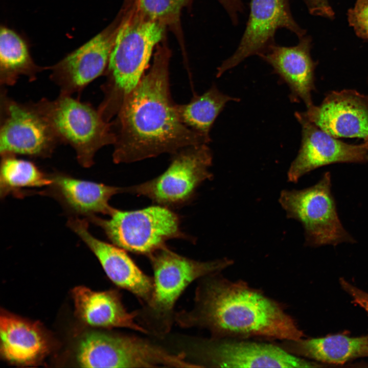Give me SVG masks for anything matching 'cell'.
<instances>
[{
  "label": "cell",
  "mask_w": 368,
  "mask_h": 368,
  "mask_svg": "<svg viewBox=\"0 0 368 368\" xmlns=\"http://www.w3.org/2000/svg\"><path fill=\"white\" fill-rule=\"evenodd\" d=\"M171 52L164 38L156 47L152 64L126 96L111 122L115 163H129L186 147L209 144L180 120L169 84Z\"/></svg>",
  "instance_id": "obj_1"
},
{
  "label": "cell",
  "mask_w": 368,
  "mask_h": 368,
  "mask_svg": "<svg viewBox=\"0 0 368 368\" xmlns=\"http://www.w3.org/2000/svg\"><path fill=\"white\" fill-rule=\"evenodd\" d=\"M218 273L202 278L193 309L176 315L179 326L207 329L215 338H303L302 331L279 304L245 282Z\"/></svg>",
  "instance_id": "obj_2"
},
{
  "label": "cell",
  "mask_w": 368,
  "mask_h": 368,
  "mask_svg": "<svg viewBox=\"0 0 368 368\" xmlns=\"http://www.w3.org/2000/svg\"><path fill=\"white\" fill-rule=\"evenodd\" d=\"M101 86L104 94L98 110L107 121L116 116L126 96L136 86L147 68L152 52L166 37L167 28L143 16L135 4L124 6Z\"/></svg>",
  "instance_id": "obj_3"
},
{
  "label": "cell",
  "mask_w": 368,
  "mask_h": 368,
  "mask_svg": "<svg viewBox=\"0 0 368 368\" xmlns=\"http://www.w3.org/2000/svg\"><path fill=\"white\" fill-rule=\"evenodd\" d=\"M148 257L154 277L152 293L146 303V321L159 334L169 331L175 304L191 283L219 272L233 264V261L227 258L206 262L194 260L173 252L166 245Z\"/></svg>",
  "instance_id": "obj_4"
},
{
  "label": "cell",
  "mask_w": 368,
  "mask_h": 368,
  "mask_svg": "<svg viewBox=\"0 0 368 368\" xmlns=\"http://www.w3.org/2000/svg\"><path fill=\"white\" fill-rule=\"evenodd\" d=\"M34 104L49 123L60 143L70 145L79 163L88 168L102 147L113 145L112 123L102 117L90 103L60 93L53 100L42 98Z\"/></svg>",
  "instance_id": "obj_5"
},
{
  "label": "cell",
  "mask_w": 368,
  "mask_h": 368,
  "mask_svg": "<svg viewBox=\"0 0 368 368\" xmlns=\"http://www.w3.org/2000/svg\"><path fill=\"white\" fill-rule=\"evenodd\" d=\"M78 363L84 367H195L184 352L173 353L138 337L90 332L80 340Z\"/></svg>",
  "instance_id": "obj_6"
},
{
  "label": "cell",
  "mask_w": 368,
  "mask_h": 368,
  "mask_svg": "<svg viewBox=\"0 0 368 368\" xmlns=\"http://www.w3.org/2000/svg\"><path fill=\"white\" fill-rule=\"evenodd\" d=\"M110 218L93 216L86 218L100 226L113 244L136 254L149 256L173 238H185L179 217L163 205L140 210L114 209Z\"/></svg>",
  "instance_id": "obj_7"
},
{
  "label": "cell",
  "mask_w": 368,
  "mask_h": 368,
  "mask_svg": "<svg viewBox=\"0 0 368 368\" xmlns=\"http://www.w3.org/2000/svg\"><path fill=\"white\" fill-rule=\"evenodd\" d=\"M279 202L288 217L303 225L307 245L336 246L343 242H355L338 216L329 172L325 173L317 183L310 187L283 190Z\"/></svg>",
  "instance_id": "obj_8"
},
{
  "label": "cell",
  "mask_w": 368,
  "mask_h": 368,
  "mask_svg": "<svg viewBox=\"0 0 368 368\" xmlns=\"http://www.w3.org/2000/svg\"><path fill=\"white\" fill-rule=\"evenodd\" d=\"M208 144H200L180 150L173 154L170 165L162 174L127 187L126 192L146 196L167 206L187 202L201 183L212 177L209 169L213 155Z\"/></svg>",
  "instance_id": "obj_9"
},
{
  "label": "cell",
  "mask_w": 368,
  "mask_h": 368,
  "mask_svg": "<svg viewBox=\"0 0 368 368\" xmlns=\"http://www.w3.org/2000/svg\"><path fill=\"white\" fill-rule=\"evenodd\" d=\"M59 143L55 131L34 102H18L8 96L5 87L1 86V155L48 157Z\"/></svg>",
  "instance_id": "obj_10"
},
{
  "label": "cell",
  "mask_w": 368,
  "mask_h": 368,
  "mask_svg": "<svg viewBox=\"0 0 368 368\" xmlns=\"http://www.w3.org/2000/svg\"><path fill=\"white\" fill-rule=\"evenodd\" d=\"M193 348L199 367H310L323 365L306 360L273 344L231 338L201 339Z\"/></svg>",
  "instance_id": "obj_11"
},
{
  "label": "cell",
  "mask_w": 368,
  "mask_h": 368,
  "mask_svg": "<svg viewBox=\"0 0 368 368\" xmlns=\"http://www.w3.org/2000/svg\"><path fill=\"white\" fill-rule=\"evenodd\" d=\"M282 28L298 38L306 34L294 19L289 0H250L248 19L238 46L218 67L217 76H221L247 58L264 52L275 43V34Z\"/></svg>",
  "instance_id": "obj_12"
},
{
  "label": "cell",
  "mask_w": 368,
  "mask_h": 368,
  "mask_svg": "<svg viewBox=\"0 0 368 368\" xmlns=\"http://www.w3.org/2000/svg\"><path fill=\"white\" fill-rule=\"evenodd\" d=\"M123 11L106 28L53 66L51 80L60 93H80L90 83L104 74L121 22Z\"/></svg>",
  "instance_id": "obj_13"
},
{
  "label": "cell",
  "mask_w": 368,
  "mask_h": 368,
  "mask_svg": "<svg viewBox=\"0 0 368 368\" xmlns=\"http://www.w3.org/2000/svg\"><path fill=\"white\" fill-rule=\"evenodd\" d=\"M295 116L302 127V142L298 154L287 173L290 182L320 167L338 163L368 162V142L351 145L336 139L307 118L305 112Z\"/></svg>",
  "instance_id": "obj_14"
},
{
  "label": "cell",
  "mask_w": 368,
  "mask_h": 368,
  "mask_svg": "<svg viewBox=\"0 0 368 368\" xmlns=\"http://www.w3.org/2000/svg\"><path fill=\"white\" fill-rule=\"evenodd\" d=\"M67 225L95 254L114 284L141 301H149L153 289V278L144 273L124 249L95 237L88 230L86 218L71 217Z\"/></svg>",
  "instance_id": "obj_15"
},
{
  "label": "cell",
  "mask_w": 368,
  "mask_h": 368,
  "mask_svg": "<svg viewBox=\"0 0 368 368\" xmlns=\"http://www.w3.org/2000/svg\"><path fill=\"white\" fill-rule=\"evenodd\" d=\"M309 120L335 137L368 139V95L348 89L332 91L319 106L304 112Z\"/></svg>",
  "instance_id": "obj_16"
},
{
  "label": "cell",
  "mask_w": 368,
  "mask_h": 368,
  "mask_svg": "<svg viewBox=\"0 0 368 368\" xmlns=\"http://www.w3.org/2000/svg\"><path fill=\"white\" fill-rule=\"evenodd\" d=\"M311 37L305 35L294 46L274 43L258 56L288 86L290 99L295 102L302 100L307 108L313 105L311 94L315 89L316 64L311 56Z\"/></svg>",
  "instance_id": "obj_17"
},
{
  "label": "cell",
  "mask_w": 368,
  "mask_h": 368,
  "mask_svg": "<svg viewBox=\"0 0 368 368\" xmlns=\"http://www.w3.org/2000/svg\"><path fill=\"white\" fill-rule=\"evenodd\" d=\"M50 175L52 182L42 192L54 197L75 216L87 218L99 213L110 215L114 209L109 203L111 197L126 192V188L79 179L63 173Z\"/></svg>",
  "instance_id": "obj_18"
},
{
  "label": "cell",
  "mask_w": 368,
  "mask_h": 368,
  "mask_svg": "<svg viewBox=\"0 0 368 368\" xmlns=\"http://www.w3.org/2000/svg\"><path fill=\"white\" fill-rule=\"evenodd\" d=\"M73 295L77 315L87 325L103 328H126L143 333L149 332L135 321L138 314L126 310L117 291H95L78 286L73 290Z\"/></svg>",
  "instance_id": "obj_19"
},
{
  "label": "cell",
  "mask_w": 368,
  "mask_h": 368,
  "mask_svg": "<svg viewBox=\"0 0 368 368\" xmlns=\"http://www.w3.org/2000/svg\"><path fill=\"white\" fill-rule=\"evenodd\" d=\"M0 333L1 353L11 362L33 364L48 351L47 338L36 324L4 313L0 318Z\"/></svg>",
  "instance_id": "obj_20"
},
{
  "label": "cell",
  "mask_w": 368,
  "mask_h": 368,
  "mask_svg": "<svg viewBox=\"0 0 368 368\" xmlns=\"http://www.w3.org/2000/svg\"><path fill=\"white\" fill-rule=\"evenodd\" d=\"M284 348L290 353L331 364H343L368 357V336L350 337L341 334L297 340H286Z\"/></svg>",
  "instance_id": "obj_21"
},
{
  "label": "cell",
  "mask_w": 368,
  "mask_h": 368,
  "mask_svg": "<svg viewBox=\"0 0 368 368\" xmlns=\"http://www.w3.org/2000/svg\"><path fill=\"white\" fill-rule=\"evenodd\" d=\"M48 67H41L34 62L25 40L14 30L2 26L0 31L1 86H12L21 76L30 81Z\"/></svg>",
  "instance_id": "obj_22"
},
{
  "label": "cell",
  "mask_w": 368,
  "mask_h": 368,
  "mask_svg": "<svg viewBox=\"0 0 368 368\" xmlns=\"http://www.w3.org/2000/svg\"><path fill=\"white\" fill-rule=\"evenodd\" d=\"M230 101L239 99L222 93L213 84L203 94L195 95L188 103L176 104V109L181 122L209 143L213 124Z\"/></svg>",
  "instance_id": "obj_23"
},
{
  "label": "cell",
  "mask_w": 368,
  "mask_h": 368,
  "mask_svg": "<svg viewBox=\"0 0 368 368\" xmlns=\"http://www.w3.org/2000/svg\"><path fill=\"white\" fill-rule=\"evenodd\" d=\"M0 193L1 197L9 194L19 195L24 189L48 187L52 182L33 162L18 158L16 155H1Z\"/></svg>",
  "instance_id": "obj_24"
},
{
  "label": "cell",
  "mask_w": 368,
  "mask_h": 368,
  "mask_svg": "<svg viewBox=\"0 0 368 368\" xmlns=\"http://www.w3.org/2000/svg\"><path fill=\"white\" fill-rule=\"evenodd\" d=\"M189 0H137V10L145 17L158 22L172 30L182 42L180 14Z\"/></svg>",
  "instance_id": "obj_25"
},
{
  "label": "cell",
  "mask_w": 368,
  "mask_h": 368,
  "mask_svg": "<svg viewBox=\"0 0 368 368\" xmlns=\"http://www.w3.org/2000/svg\"><path fill=\"white\" fill-rule=\"evenodd\" d=\"M348 20L357 36L368 41V0H356L348 10Z\"/></svg>",
  "instance_id": "obj_26"
},
{
  "label": "cell",
  "mask_w": 368,
  "mask_h": 368,
  "mask_svg": "<svg viewBox=\"0 0 368 368\" xmlns=\"http://www.w3.org/2000/svg\"><path fill=\"white\" fill-rule=\"evenodd\" d=\"M309 13L314 16L332 19L334 12L328 0H303Z\"/></svg>",
  "instance_id": "obj_27"
},
{
  "label": "cell",
  "mask_w": 368,
  "mask_h": 368,
  "mask_svg": "<svg viewBox=\"0 0 368 368\" xmlns=\"http://www.w3.org/2000/svg\"><path fill=\"white\" fill-rule=\"evenodd\" d=\"M342 289L353 298V302L362 308L368 314V293L358 288L344 279H339Z\"/></svg>",
  "instance_id": "obj_28"
},
{
  "label": "cell",
  "mask_w": 368,
  "mask_h": 368,
  "mask_svg": "<svg viewBox=\"0 0 368 368\" xmlns=\"http://www.w3.org/2000/svg\"><path fill=\"white\" fill-rule=\"evenodd\" d=\"M192 1V0H190ZM225 10L232 24L238 25L239 15L244 12L243 0H217Z\"/></svg>",
  "instance_id": "obj_29"
},
{
  "label": "cell",
  "mask_w": 368,
  "mask_h": 368,
  "mask_svg": "<svg viewBox=\"0 0 368 368\" xmlns=\"http://www.w3.org/2000/svg\"><path fill=\"white\" fill-rule=\"evenodd\" d=\"M137 0H126V4L127 5H130L136 2Z\"/></svg>",
  "instance_id": "obj_30"
},
{
  "label": "cell",
  "mask_w": 368,
  "mask_h": 368,
  "mask_svg": "<svg viewBox=\"0 0 368 368\" xmlns=\"http://www.w3.org/2000/svg\"><path fill=\"white\" fill-rule=\"evenodd\" d=\"M365 141H367L368 142V139L366 140Z\"/></svg>",
  "instance_id": "obj_31"
}]
</instances>
